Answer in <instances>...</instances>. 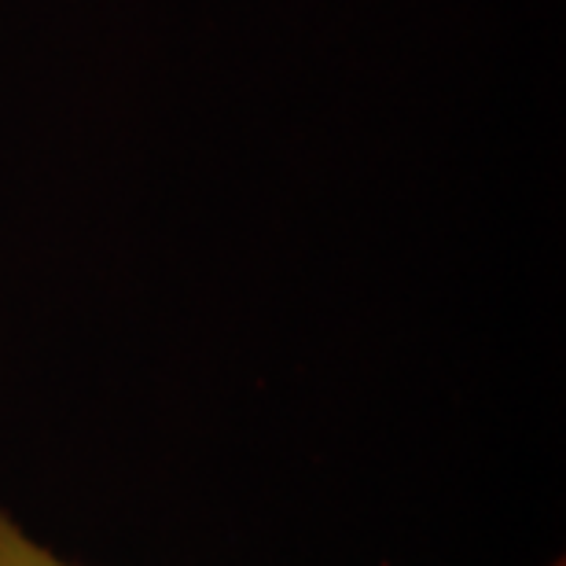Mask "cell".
Listing matches in <instances>:
<instances>
[{
    "label": "cell",
    "instance_id": "cell-1",
    "mask_svg": "<svg viewBox=\"0 0 566 566\" xmlns=\"http://www.w3.org/2000/svg\"><path fill=\"white\" fill-rule=\"evenodd\" d=\"M0 566H77L55 556L52 548H44L41 541H33L4 507H0ZM545 566H566L563 559H552Z\"/></svg>",
    "mask_w": 566,
    "mask_h": 566
}]
</instances>
